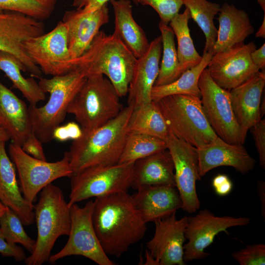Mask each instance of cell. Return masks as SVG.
<instances>
[{
    "label": "cell",
    "instance_id": "cell-1",
    "mask_svg": "<svg viewBox=\"0 0 265 265\" xmlns=\"http://www.w3.org/2000/svg\"><path fill=\"white\" fill-rule=\"evenodd\" d=\"M92 221L105 253L116 257L141 240L147 230L146 223L127 192L96 198Z\"/></svg>",
    "mask_w": 265,
    "mask_h": 265
},
{
    "label": "cell",
    "instance_id": "cell-2",
    "mask_svg": "<svg viewBox=\"0 0 265 265\" xmlns=\"http://www.w3.org/2000/svg\"><path fill=\"white\" fill-rule=\"evenodd\" d=\"M133 107L128 105L105 124L73 140L67 152L73 174L95 166L118 163L128 134V126Z\"/></svg>",
    "mask_w": 265,
    "mask_h": 265
},
{
    "label": "cell",
    "instance_id": "cell-3",
    "mask_svg": "<svg viewBox=\"0 0 265 265\" xmlns=\"http://www.w3.org/2000/svg\"><path fill=\"white\" fill-rule=\"evenodd\" d=\"M136 58L114 34L100 30L84 53L72 60L85 77L105 75L121 98L128 93Z\"/></svg>",
    "mask_w": 265,
    "mask_h": 265
},
{
    "label": "cell",
    "instance_id": "cell-4",
    "mask_svg": "<svg viewBox=\"0 0 265 265\" xmlns=\"http://www.w3.org/2000/svg\"><path fill=\"white\" fill-rule=\"evenodd\" d=\"M34 211L37 236L32 252L25 260L26 265L48 262L55 241L61 236H68L71 227L70 207L60 188L52 183L40 191Z\"/></svg>",
    "mask_w": 265,
    "mask_h": 265
},
{
    "label": "cell",
    "instance_id": "cell-5",
    "mask_svg": "<svg viewBox=\"0 0 265 265\" xmlns=\"http://www.w3.org/2000/svg\"><path fill=\"white\" fill-rule=\"evenodd\" d=\"M85 79L77 69L50 79L39 78V85L45 93L50 94L49 99L41 107L29 105L28 109L34 133L42 143L53 139L54 130L64 120L70 104Z\"/></svg>",
    "mask_w": 265,
    "mask_h": 265
},
{
    "label": "cell",
    "instance_id": "cell-6",
    "mask_svg": "<svg viewBox=\"0 0 265 265\" xmlns=\"http://www.w3.org/2000/svg\"><path fill=\"white\" fill-rule=\"evenodd\" d=\"M120 98L106 77L89 76L70 104L67 113L74 115L82 130H92L119 114L123 108Z\"/></svg>",
    "mask_w": 265,
    "mask_h": 265
},
{
    "label": "cell",
    "instance_id": "cell-7",
    "mask_svg": "<svg viewBox=\"0 0 265 265\" xmlns=\"http://www.w3.org/2000/svg\"><path fill=\"white\" fill-rule=\"evenodd\" d=\"M169 133L200 148L217 136L210 125L201 99L187 95L166 96L155 102Z\"/></svg>",
    "mask_w": 265,
    "mask_h": 265
},
{
    "label": "cell",
    "instance_id": "cell-8",
    "mask_svg": "<svg viewBox=\"0 0 265 265\" xmlns=\"http://www.w3.org/2000/svg\"><path fill=\"white\" fill-rule=\"evenodd\" d=\"M134 162L85 168L71 177L69 207L92 197L127 192L131 187Z\"/></svg>",
    "mask_w": 265,
    "mask_h": 265
},
{
    "label": "cell",
    "instance_id": "cell-9",
    "mask_svg": "<svg viewBox=\"0 0 265 265\" xmlns=\"http://www.w3.org/2000/svg\"><path fill=\"white\" fill-rule=\"evenodd\" d=\"M8 151L18 171L21 192L31 204L35 201L37 194L53 181L62 177L71 178L73 175L67 152L61 159L48 162L29 155L14 142L9 145Z\"/></svg>",
    "mask_w": 265,
    "mask_h": 265
},
{
    "label": "cell",
    "instance_id": "cell-10",
    "mask_svg": "<svg viewBox=\"0 0 265 265\" xmlns=\"http://www.w3.org/2000/svg\"><path fill=\"white\" fill-rule=\"evenodd\" d=\"M203 110L217 136L230 144H244L245 139L236 119L230 91L217 85L206 68L198 81Z\"/></svg>",
    "mask_w": 265,
    "mask_h": 265
},
{
    "label": "cell",
    "instance_id": "cell-11",
    "mask_svg": "<svg viewBox=\"0 0 265 265\" xmlns=\"http://www.w3.org/2000/svg\"><path fill=\"white\" fill-rule=\"evenodd\" d=\"M94 201L85 206L77 204L70 207L71 227L65 246L57 253L51 255L49 261L53 263L70 256L84 257L99 265H114L104 251L97 236L92 221Z\"/></svg>",
    "mask_w": 265,
    "mask_h": 265
},
{
    "label": "cell",
    "instance_id": "cell-12",
    "mask_svg": "<svg viewBox=\"0 0 265 265\" xmlns=\"http://www.w3.org/2000/svg\"><path fill=\"white\" fill-rule=\"evenodd\" d=\"M23 47L46 75L61 76L75 70L68 46L67 27L62 21L51 31L27 39Z\"/></svg>",
    "mask_w": 265,
    "mask_h": 265
},
{
    "label": "cell",
    "instance_id": "cell-13",
    "mask_svg": "<svg viewBox=\"0 0 265 265\" xmlns=\"http://www.w3.org/2000/svg\"><path fill=\"white\" fill-rule=\"evenodd\" d=\"M165 142L174 163L175 186L182 202L181 209L188 213L195 212L201 205L196 187V182L201 179L197 149L171 133Z\"/></svg>",
    "mask_w": 265,
    "mask_h": 265
},
{
    "label": "cell",
    "instance_id": "cell-14",
    "mask_svg": "<svg viewBox=\"0 0 265 265\" xmlns=\"http://www.w3.org/2000/svg\"><path fill=\"white\" fill-rule=\"evenodd\" d=\"M250 223L247 217L216 216L208 210H201L193 216L187 217L185 235L187 242L184 245L183 259L185 262L206 258L210 254L205 249L213 243L215 237L227 229L246 226Z\"/></svg>",
    "mask_w": 265,
    "mask_h": 265
},
{
    "label": "cell",
    "instance_id": "cell-15",
    "mask_svg": "<svg viewBox=\"0 0 265 265\" xmlns=\"http://www.w3.org/2000/svg\"><path fill=\"white\" fill-rule=\"evenodd\" d=\"M42 21L24 14L0 10V52L15 56L33 78H41L39 67L27 55L23 44L27 39L44 33Z\"/></svg>",
    "mask_w": 265,
    "mask_h": 265
},
{
    "label": "cell",
    "instance_id": "cell-16",
    "mask_svg": "<svg viewBox=\"0 0 265 265\" xmlns=\"http://www.w3.org/2000/svg\"><path fill=\"white\" fill-rule=\"evenodd\" d=\"M256 49L254 42L242 43L213 54L206 68L211 77L226 90L239 86L260 71L251 57Z\"/></svg>",
    "mask_w": 265,
    "mask_h": 265
},
{
    "label": "cell",
    "instance_id": "cell-17",
    "mask_svg": "<svg viewBox=\"0 0 265 265\" xmlns=\"http://www.w3.org/2000/svg\"><path fill=\"white\" fill-rule=\"evenodd\" d=\"M176 212L154 222L155 233L146 243L147 250L155 265H185L184 245L187 217L177 219Z\"/></svg>",
    "mask_w": 265,
    "mask_h": 265
},
{
    "label": "cell",
    "instance_id": "cell-18",
    "mask_svg": "<svg viewBox=\"0 0 265 265\" xmlns=\"http://www.w3.org/2000/svg\"><path fill=\"white\" fill-rule=\"evenodd\" d=\"M107 3L89 13L79 9L65 12L62 21L67 27L68 46L72 60L84 53L100 28L108 23Z\"/></svg>",
    "mask_w": 265,
    "mask_h": 265
},
{
    "label": "cell",
    "instance_id": "cell-19",
    "mask_svg": "<svg viewBox=\"0 0 265 265\" xmlns=\"http://www.w3.org/2000/svg\"><path fill=\"white\" fill-rule=\"evenodd\" d=\"M197 152L201 178L210 170L222 166L232 167L245 174L253 170L256 163L243 144H230L218 136L197 149Z\"/></svg>",
    "mask_w": 265,
    "mask_h": 265
},
{
    "label": "cell",
    "instance_id": "cell-20",
    "mask_svg": "<svg viewBox=\"0 0 265 265\" xmlns=\"http://www.w3.org/2000/svg\"><path fill=\"white\" fill-rule=\"evenodd\" d=\"M161 54L160 35L150 43L143 55L136 58L128 90V105L134 108L152 101V90L159 74Z\"/></svg>",
    "mask_w": 265,
    "mask_h": 265
},
{
    "label": "cell",
    "instance_id": "cell-21",
    "mask_svg": "<svg viewBox=\"0 0 265 265\" xmlns=\"http://www.w3.org/2000/svg\"><path fill=\"white\" fill-rule=\"evenodd\" d=\"M265 85V73L262 70L229 90L233 110L245 140L248 131L261 119L260 105Z\"/></svg>",
    "mask_w": 265,
    "mask_h": 265
},
{
    "label": "cell",
    "instance_id": "cell-22",
    "mask_svg": "<svg viewBox=\"0 0 265 265\" xmlns=\"http://www.w3.org/2000/svg\"><path fill=\"white\" fill-rule=\"evenodd\" d=\"M132 196L135 208L145 223L167 217L182 208L175 186H148L138 188Z\"/></svg>",
    "mask_w": 265,
    "mask_h": 265
},
{
    "label": "cell",
    "instance_id": "cell-23",
    "mask_svg": "<svg viewBox=\"0 0 265 265\" xmlns=\"http://www.w3.org/2000/svg\"><path fill=\"white\" fill-rule=\"evenodd\" d=\"M0 127L21 146L34 134L28 107L0 81Z\"/></svg>",
    "mask_w": 265,
    "mask_h": 265
},
{
    "label": "cell",
    "instance_id": "cell-24",
    "mask_svg": "<svg viewBox=\"0 0 265 265\" xmlns=\"http://www.w3.org/2000/svg\"><path fill=\"white\" fill-rule=\"evenodd\" d=\"M5 144L0 142V201L17 214L24 225H29L35 221L34 205L23 195Z\"/></svg>",
    "mask_w": 265,
    "mask_h": 265
},
{
    "label": "cell",
    "instance_id": "cell-25",
    "mask_svg": "<svg viewBox=\"0 0 265 265\" xmlns=\"http://www.w3.org/2000/svg\"><path fill=\"white\" fill-rule=\"evenodd\" d=\"M218 14L219 26L213 54L244 43L254 32L248 14L234 5L224 3L220 6Z\"/></svg>",
    "mask_w": 265,
    "mask_h": 265
},
{
    "label": "cell",
    "instance_id": "cell-26",
    "mask_svg": "<svg viewBox=\"0 0 265 265\" xmlns=\"http://www.w3.org/2000/svg\"><path fill=\"white\" fill-rule=\"evenodd\" d=\"M154 185L175 186L174 163L167 149L134 162L131 187Z\"/></svg>",
    "mask_w": 265,
    "mask_h": 265
},
{
    "label": "cell",
    "instance_id": "cell-27",
    "mask_svg": "<svg viewBox=\"0 0 265 265\" xmlns=\"http://www.w3.org/2000/svg\"><path fill=\"white\" fill-rule=\"evenodd\" d=\"M114 17L113 33L125 45L136 58L147 51L150 43L143 29L132 15V6L129 0H110Z\"/></svg>",
    "mask_w": 265,
    "mask_h": 265
},
{
    "label": "cell",
    "instance_id": "cell-28",
    "mask_svg": "<svg viewBox=\"0 0 265 265\" xmlns=\"http://www.w3.org/2000/svg\"><path fill=\"white\" fill-rule=\"evenodd\" d=\"M213 55L212 51L203 52L201 61L196 66L185 71L175 80L166 85L154 86L151 93L152 101L157 102L163 97L173 95H191L200 98L199 79Z\"/></svg>",
    "mask_w": 265,
    "mask_h": 265
},
{
    "label": "cell",
    "instance_id": "cell-29",
    "mask_svg": "<svg viewBox=\"0 0 265 265\" xmlns=\"http://www.w3.org/2000/svg\"><path fill=\"white\" fill-rule=\"evenodd\" d=\"M190 18L188 10L186 8L182 13L176 15L169 23L177 40L179 60L177 78L186 70L198 65L202 59V55L195 49L190 36L188 27Z\"/></svg>",
    "mask_w": 265,
    "mask_h": 265
},
{
    "label": "cell",
    "instance_id": "cell-30",
    "mask_svg": "<svg viewBox=\"0 0 265 265\" xmlns=\"http://www.w3.org/2000/svg\"><path fill=\"white\" fill-rule=\"evenodd\" d=\"M128 130L129 132L146 134L164 141L169 134L164 118L157 103L153 101L133 109Z\"/></svg>",
    "mask_w": 265,
    "mask_h": 265
},
{
    "label": "cell",
    "instance_id": "cell-31",
    "mask_svg": "<svg viewBox=\"0 0 265 265\" xmlns=\"http://www.w3.org/2000/svg\"><path fill=\"white\" fill-rule=\"evenodd\" d=\"M0 70L11 81L13 87L22 93L29 105L36 106L40 101L46 99V93L34 78H26L23 76L22 72H26V70L12 54L0 52Z\"/></svg>",
    "mask_w": 265,
    "mask_h": 265
},
{
    "label": "cell",
    "instance_id": "cell-32",
    "mask_svg": "<svg viewBox=\"0 0 265 265\" xmlns=\"http://www.w3.org/2000/svg\"><path fill=\"white\" fill-rule=\"evenodd\" d=\"M184 5L205 35L203 52L213 51L217 33L213 19L220 10V5L207 0H185Z\"/></svg>",
    "mask_w": 265,
    "mask_h": 265
},
{
    "label": "cell",
    "instance_id": "cell-33",
    "mask_svg": "<svg viewBox=\"0 0 265 265\" xmlns=\"http://www.w3.org/2000/svg\"><path fill=\"white\" fill-rule=\"evenodd\" d=\"M159 27L162 40V55L154 86L166 85L175 80L179 68L174 32L168 25L160 21Z\"/></svg>",
    "mask_w": 265,
    "mask_h": 265
},
{
    "label": "cell",
    "instance_id": "cell-34",
    "mask_svg": "<svg viewBox=\"0 0 265 265\" xmlns=\"http://www.w3.org/2000/svg\"><path fill=\"white\" fill-rule=\"evenodd\" d=\"M167 149L164 140L150 135L129 132L118 163L134 162Z\"/></svg>",
    "mask_w": 265,
    "mask_h": 265
},
{
    "label": "cell",
    "instance_id": "cell-35",
    "mask_svg": "<svg viewBox=\"0 0 265 265\" xmlns=\"http://www.w3.org/2000/svg\"><path fill=\"white\" fill-rule=\"evenodd\" d=\"M57 0H0V10L20 13L38 20L49 19Z\"/></svg>",
    "mask_w": 265,
    "mask_h": 265
},
{
    "label": "cell",
    "instance_id": "cell-36",
    "mask_svg": "<svg viewBox=\"0 0 265 265\" xmlns=\"http://www.w3.org/2000/svg\"><path fill=\"white\" fill-rule=\"evenodd\" d=\"M23 225L20 217L9 208L0 218V229L6 240L10 243L21 244L31 253L34 249L35 240L27 234Z\"/></svg>",
    "mask_w": 265,
    "mask_h": 265
},
{
    "label": "cell",
    "instance_id": "cell-37",
    "mask_svg": "<svg viewBox=\"0 0 265 265\" xmlns=\"http://www.w3.org/2000/svg\"><path fill=\"white\" fill-rule=\"evenodd\" d=\"M138 4L148 5L158 13L160 22L168 25L184 5L185 0H132Z\"/></svg>",
    "mask_w": 265,
    "mask_h": 265
},
{
    "label": "cell",
    "instance_id": "cell-38",
    "mask_svg": "<svg viewBox=\"0 0 265 265\" xmlns=\"http://www.w3.org/2000/svg\"><path fill=\"white\" fill-rule=\"evenodd\" d=\"M232 256L240 265H265V245L254 243L232 253Z\"/></svg>",
    "mask_w": 265,
    "mask_h": 265
},
{
    "label": "cell",
    "instance_id": "cell-39",
    "mask_svg": "<svg viewBox=\"0 0 265 265\" xmlns=\"http://www.w3.org/2000/svg\"><path fill=\"white\" fill-rule=\"evenodd\" d=\"M252 130L255 146L258 152L260 166L265 169V120L261 119Z\"/></svg>",
    "mask_w": 265,
    "mask_h": 265
},
{
    "label": "cell",
    "instance_id": "cell-40",
    "mask_svg": "<svg viewBox=\"0 0 265 265\" xmlns=\"http://www.w3.org/2000/svg\"><path fill=\"white\" fill-rule=\"evenodd\" d=\"M0 253L3 256L13 258L17 262L25 261L26 255L24 249L16 244L8 242L0 229Z\"/></svg>",
    "mask_w": 265,
    "mask_h": 265
},
{
    "label": "cell",
    "instance_id": "cell-41",
    "mask_svg": "<svg viewBox=\"0 0 265 265\" xmlns=\"http://www.w3.org/2000/svg\"><path fill=\"white\" fill-rule=\"evenodd\" d=\"M23 150L34 158L47 160L42 142L33 134L21 146Z\"/></svg>",
    "mask_w": 265,
    "mask_h": 265
},
{
    "label": "cell",
    "instance_id": "cell-42",
    "mask_svg": "<svg viewBox=\"0 0 265 265\" xmlns=\"http://www.w3.org/2000/svg\"><path fill=\"white\" fill-rule=\"evenodd\" d=\"M212 186L218 195L224 196L229 194L233 188V184L228 176L219 174L212 181Z\"/></svg>",
    "mask_w": 265,
    "mask_h": 265
},
{
    "label": "cell",
    "instance_id": "cell-43",
    "mask_svg": "<svg viewBox=\"0 0 265 265\" xmlns=\"http://www.w3.org/2000/svg\"><path fill=\"white\" fill-rule=\"evenodd\" d=\"M110 0H73L72 5L83 13L93 12Z\"/></svg>",
    "mask_w": 265,
    "mask_h": 265
},
{
    "label": "cell",
    "instance_id": "cell-44",
    "mask_svg": "<svg viewBox=\"0 0 265 265\" xmlns=\"http://www.w3.org/2000/svg\"><path fill=\"white\" fill-rule=\"evenodd\" d=\"M251 57L254 64L260 70L265 68V44L264 43L259 49L255 50L251 53Z\"/></svg>",
    "mask_w": 265,
    "mask_h": 265
},
{
    "label": "cell",
    "instance_id": "cell-45",
    "mask_svg": "<svg viewBox=\"0 0 265 265\" xmlns=\"http://www.w3.org/2000/svg\"><path fill=\"white\" fill-rule=\"evenodd\" d=\"M68 132L70 139H79L82 134V129L74 122H70L65 125Z\"/></svg>",
    "mask_w": 265,
    "mask_h": 265
},
{
    "label": "cell",
    "instance_id": "cell-46",
    "mask_svg": "<svg viewBox=\"0 0 265 265\" xmlns=\"http://www.w3.org/2000/svg\"><path fill=\"white\" fill-rule=\"evenodd\" d=\"M53 137L59 141H65L70 139L65 125L57 127L53 132Z\"/></svg>",
    "mask_w": 265,
    "mask_h": 265
},
{
    "label": "cell",
    "instance_id": "cell-47",
    "mask_svg": "<svg viewBox=\"0 0 265 265\" xmlns=\"http://www.w3.org/2000/svg\"><path fill=\"white\" fill-rule=\"evenodd\" d=\"M257 191L261 202V211L263 217L265 218V183L263 181L258 182Z\"/></svg>",
    "mask_w": 265,
    "mask_h": 265
},
{
    "label": "cell",
    "instance_id": "cell-48",
    "mask_svg": "<svg viewBox=\"0 0 265 265\" xmlns=\"http://www.w3.org/2000/svg\"><path fill=\"white\" fill-rule=\"evenodd\" d=\"M10 139V137L6 132L0 127V142H6Z\"/></svg>",
    "mask_w": 265,
    "mask_h": 265
},
{
    "label": "cell",
    "instance_id": "cell-49",
    "mask_svg": "<svg viewBox=\"0 0 265 265\" xmlns=\"http://www.w3.org/2000/svg\"><path fill=\"white\" fill-rule=\"evenodd\" d=\"M6 206H5L0 201V218L3 215V214L8 209Z\"/></svg>",
    "mask_w": 265,
    "mask_h": 265
}]
</instances>
